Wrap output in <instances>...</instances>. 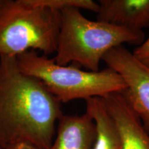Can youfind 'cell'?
Instances as JSON below:
<instances>
[{
    "instance_id": "1",
    "label": "cell",
    "mask_w": 149,
    "mask_h": 149,
    "mask_svg": "<svg viewBox=\"0 0 149 149\" xmlns=\"http://www.w3.org/2000/svg\"><path fill=\"white\" fill-rule=\"evenodd\" d=\"M61 103L39 79L20 69L17 57L0 56V146L19 142L50 149Z\"/></svg>"
},
{
    "instance_id": "2",
    "label": "cell",
    "mask_w": 149,
    "mask_h": 149,
    "mask_svg": "<svg viewBox=\"0 0 149 149\" xmlns=\"http://www.w3.org/2000/svg\"><path fill=\"white\" fill-rule=\"evenodd\" d=\"M142 31H133L104 22L91 21L80 9L68 7L60 11V26L53 59L57 64L100 70L104 55L124 43L140 45L144 42Z\"/></svg>"
},
{
    "instance_id": "3",
    "label": "cell",
    "mask_w": 149,
    "mask_h": 149,
    "mask_svg": "<svg viewBox=\"0 0 149 149\" xmlns=\"http://www.w3.org/2000/svg\"><path fill=\"white\" fill-rule=\"evenodd\" d=\"M17 59L22 71L40 80L61 103L104 98L126 88L123 78L110 68L93 72L81 70L75 65L61 66L53 58L34 51L22 54Z\"/></svg>"
},
{
    "instance_id": "4",
    "label": "cell",
    "mask_w": 149,
    "mask_h": 149,
    "mask_svg": "<svg viewBox=\"0 0 149 149\" xmlns=\"http://www.w3.org/2000/svg\"><path fill=\"white\" fill-rule=\"evenodd\" d=\"M60 12L29 0H0V56L17 57L28 51L55 53Z\"/></svg>"
},
{
    "instance_id": "5",
    "label": "cell",
    "mask_w": 149,
    "mask_h": 149,
    "mask_svg": "<svg viewBox=\"0 0 149 149\" xmlns=\"http://www.w3.org/2000/svg\"><path fill=\"white\" fill-rule=\"evenodd\" d=\"M102 61L123 78L126 85L123 93L149 133V68L122 46L109 51Z\"/></svg>"
},
{
    "instance_id": "6",
    "label": "cell",
    "mask_w": 149,
    "mask_h": 149,
    "mask_svg": "<svg viewBox=\"0 0 149 149\" xmlns=\"http://www.w3.org/2000/svg\"><path fill=\"white\" fill-rule=\"evenodd\" d=\"M118 130L121 149H149V133L123 92L103 98Z\"/></svg>"
},
{
    "instance_id": "7",
    "label": "cell",
    "mask_w": 149,
    "mask_h": 149,
    "mask_svg": "<svg viewBox=\"0 0 149 149\" xmlns=\"http://www.w3.org/2000/svg\"><path fill=\"white\" fill-rule=\"evenodd\" d=\"M97 21L133 31L149 26V0H100Z\"/></svg>"
},
{
    "instance_id": "8",
    "label": "cell",
    "mask_w": 149,
    "mask_h": 149,
    "mask_svg": "<svg viewBox=\"0 0 149 149\" xmlns=\"http://www.w3.org/2000/svg\"><path fill=\"white\" fill-rule=\"evenodd\" d=\"M96 136L95 123L86 112L80 116L63 115L50 149H92Z\"/></svg>"
},
{
    "instance_id": "9",
    "label": "cell",
    "mask_w": 149,
    "mask_h": 149,
    "mask_svg": "<svg viewBox=\"0 0 149 149\" xmlns=\"http://www.w3.org/2000/svg\"><path fill=\"white\" fill-rule=\"evenodd\" d=\"M86 113L96 125L97 136L92 149H121V141L114 121L108 111L103 98L85 100Z\"/></svg>"
},
{
    "instance_id": "10",
    "label": "cell",
    "mask_w": 149,
    "mask_h": 149,
    "mask_svg": "<svg viewBox=\"0 0 149 149\" xmlns=\"http://www.w3.org/2000/svg\"><path fill=\"white\" fill-rule=\"evenodd\" d=\"M32 4L46 7L51 10L60 12L68 7H75L97 13L99 3L92 0H29Z\"/></svg>"
},
{
    "instance_id": "11",
    "label": "cell",
    "mask_w": 149,
    "mask_h": 149,
    "mask_svg": "<svg viewBox=\"0 0 149 149\" xmlns=\"http://www.w3.org/2000/svg\"><path fill=\"white\" fill-rule=\"evenodd\" d=\"M132 53L139 62L149 68V37Z\"/></svg>"
},
{
    "instance_id": "12",
    "label": "cell",
    "mask_w": 149,
    "mask_h": 149,
    "mask_svg": "<svg viewBox=\"0 0 149 149\" xmlns=\"http://www.w3.org/2000/svg\"><path fill=\"white\" fill-rule=\"evenodd\" d=\"M6 149H40L34 145L26 142H19L10 145Z\"/></svg>"
},
{
    "instance_id": "13",
    "label": "cell",
    "mask_w": 149,
    "mask_h": 149,
    "mask_svg": "<svg viewBox=\"0 0 149 149\" xmlns=\"http://www.w3.org/2000/svg\"><path fill=\"white\" fill-rule=\"evenodd\" d=\"M0 149H3V148H2V147H1V146H0Z\"/></svg>"
}]
</instances>
